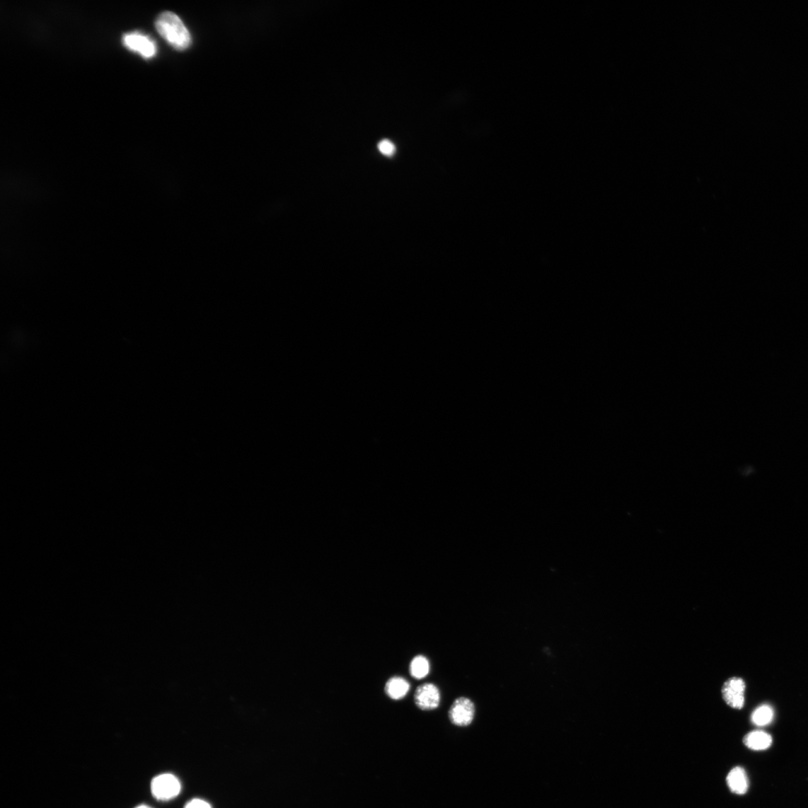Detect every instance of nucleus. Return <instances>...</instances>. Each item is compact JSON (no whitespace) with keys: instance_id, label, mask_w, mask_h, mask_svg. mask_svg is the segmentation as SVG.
<instances>
[{"instance_id":"nucleus-1","label":"nucleus","mask_w":808,"mask_h":808,"mask_svg":"<svg viewBox=\"0 0 808 808\" xmlns=\"http://www.w3.org/2000/svg\"><path fill=\"white\" fill-rule=\"evenodd\" d=\"M156 31L177 50H185L192 43L191 35L181 19L171 11H164L155 22Z\"/></svg>"},{"instance_id":"nucleus-8","label":"nucleus","mask_w":808,"mask_h":808,"mask_svg":"<svg viewBox=\"0 0 808 808\" xmlns=\"http://www.w3.org/2000/svg\"><path fill=\"white\" fill-rule=\"evenodd\" d=\"M410 689L409 682L401 676H393L386 683L385 693L391 699L398 700L405 697Z\"/></svg>"},{"instance_id":"nucleus-13","label":"nucleus","mask_w":808,"mask_h":808,"mask_svg":"<svg viewBox=\"0 0 808 808\" xmlns=\"http://www.w3.org/2000/svg\"><path fill=\"white\" fill-rule=\"evenodd\" d=\"M185 808H212L209 803L200 799H194L189 802Z\"/></svg>"},{"instance_id":"nucleus-3","label":"nucleus","mask_w":808,"mask_h":808,"mask_svg":"<svg viewBox=\"0 0 808 808\" xmlns=\"http://www.w3.org/2000/svg\"><path fill=\"white\" fill-rule=\"evenodd\" d=\"M126 48L139 54L143 58L151 59L156 54V45L152 39L139 32L127 33L122 38Z\"/></svg>"},{"instance_id":"nucleus-14","label":"nucleus","mask_w":808,"mask_h":808,"mask_svg":"<svg viewBox=\"0 0 808 808\" xmlns=\"http://www.w3.org/2000/svg\"><path fill=\"white\" fill-rule=\"evenodd\" d=\"M135 808H151V807L148 806V805H146V804H141V805L137 806Z\"/></svg>"},{"instance_id":"nucleus-7","label":"nucleus","mask_w":808,"mask_h":808,"mask_svg":"<svg viewBox=\"0 0 808 808\" xmlns=\"http://www.w3.org/2000/svg\"><path fill=\"white\" fill-rule=\"evenodd\" d=\"M727 784L729 790L737 795H744L749 790V779L746 771L741 767H736L729 773Z\"/></svg>"},{"instance_id":"nucleus-2","label":"nucleus","mask_w":808,"mask_h":808,"mask_svg":"<svg viewBox=\"0 0 808 808\" xmlns=\"http://www.w3.org/2000/svg\"><path fill=\"white\" fill-rule=\"evenodd\" d=\"M151 790L156 800L169 801L178 796L181 785L174 775L165 773L154 778L151 784Z\"/></svg>"},{"instance_id":"nucleus-9","label":"nucleus","mask_w":808,"mask_h":808,"mask_svg":"<svg viewBox=\"0 0 808 808\" xmlns=\"http://www.w3.org/2000/svg\"><path fill=\"white\" fill-rule=\"evenodd\" d=\"M744 744L750 749L763 751L770 748L773 744L772 737L763 732H753L747 734Z\"/></svg>"},{"instance_id":"nucleus-11","label":"nucleus","mask_w":808,"mask_h":808,"mask_svg":"<svg viewBox=\"0 0 808 808\" xmlns=\"http://www.w3.org/2000/svg\"><path fill=\"white\" fill-rule=\"evenodd\" d=\"M774 712L771 707L763 705L756 709L751 715L752 722L758 726H765L773 721Z\"/></svg>"},{"instance_id":"nucleus-12","label":"nucleus","mask_w":808,"mask_h":808,"mask_svg":"<svg viewBox=\"0 0 808 808\" xmlns=\"http://www.w3.org/2000/svg\"><path fill=\"white\" fill-rule=\"evenodd\" d=\"M378 149L381 154L386 156H393L396 151V147L393 142L388 139H383L378 144Z\"/></svg>"},{"instance_id":"nucleus-10","label":"nucleus","mask_w":808,"mask_h":808,"mask_svg":"<svg viewBox=\"0 0 808 808\" xmlns=\"http://www.w3.org/2000/svg\"><path fill=\"white\" fill-rule=\"evenodd\" d=\"M429 672V663L428 659L422 656L415 657L410 664V673L413 679L422 680Z\"/></svg>"},{"instance_id":"nucleus-5","label":"nucleus","mask_w":808,"mask_h":808,"mask_svg":"<svg viewBox=\"0 0 808 808\" xmlns=\"http://www.w3.org/2000/svg\"><path fill=\"white\" fill-rule=\"evenodd\" d=\"M746 683L739 677H732L722 687V696L729 707L740 710L745 703Z\"/></svg>"},{"instance_id":"nucleus-4","label":"nucleus","mask_w":808,"mask_h":808,"mask_svg":"<svg viewBox=\"0 0 808 808\" xmlns=\"http://www.w3.org/2000/svg\"><path fill=\"white\" fill-rule=\"evenodd\" d=\"M475 705L466 698L456 699L449 710L450 721L454 725L464 727L471 725L475 717Z\"/></svg>"},{"instance_id":"nucleus-6","label":"nucleus","mask_w":808,"mask_h":808,"mask_svg":"<svg viewBox=\"0 0 808 808\" xmlns=\"http://www.w3.org/2000/svg\"><path fill=\"white\" fill-rule=\"evenodd\" d=\"M414 700L417 708L424 711H431L439 706L441 696L439 689L433 683H424L415 692Z\"/></svg>"}]
</instances>
